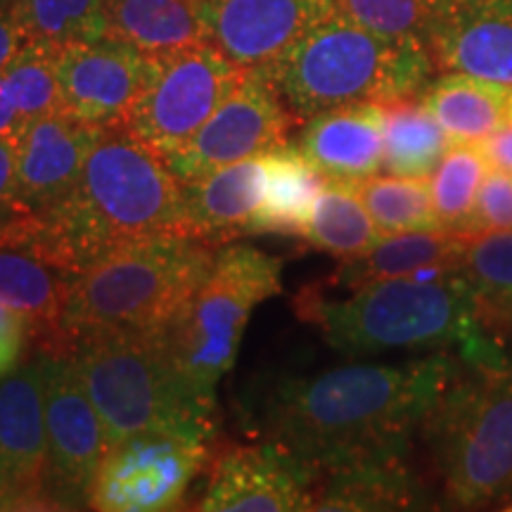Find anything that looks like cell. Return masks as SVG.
Listing matches in <instances>:
<instances>
[{"instance_id": "obj_1", "label": "cell", "mask_w": 512, "mask_h": 512, "mask_svg": "<svg viewBox=\"0 0 512 512\" xmlns=\"http://www.w3.org/2000/svg\"><path fill=\"white\" fill-rule=\"evenodd\" d=\"M460 373L434 354L399 366L356 363L278 382L261 408L264 441L294 460L313 482L347 467L406 460Z\"/></svg>"}, {"instance_id": "obj_2", "label": "cell", "mask_w": 512, "mask_h": 512, "mask_svg": "<svg viewBox=\"0 0 512 512\" xmlns=\"http://www.w3.org/2000/svg\"><path fill=\"white\" fill-rule=\"evenodd\" d=\"M24 233L50 264L76 275L128 247L188 235L183 183L126 126L105 128L69 195L24 216Z\"/></svg>"}, {"instance_id": "obj_3", "label": "cell", "mask_w": 512, "mask_h": 512, "mask_svg": "<svg viewBox=\"0 0 512 512\" xmlns=\"http://www.w3.org/2000/svg\"><path fill=\"white\" fill-rule=\"evenodd\" d=\"M297 309L347 358L439 351L458 344L465 366L505 363L501 349L486 335L477 294L463 271L377 280L354 287L342 299L304 292Z\"/></svg>"}, {"instance_id": "obj_4", "label": "cell", "mask_w": 512, "mask_h": 512, "mask_svg": "<svg viewBox=\"0 0 512 512\" xmlns=\"http://www.w3.org/2000/svg\"><path fill=\"white\" fill-rule=\"evenodd\" d=\"M67 354L98 408L107 446L145 430L204 444L214 434L216 396L181 373L159 328L86 335L69 342Z\"/></svg>"}, {"instance_id": "obj_5", "label": "cell", "mask_w": 512, "mask_h": 512, "mask_svg": "<svg viewBox=\"0 0 512 512\" xmlns=\"http://www.w3.org/2000/svg\"><path fill=\"white\" fill-rule=\"evenodd\" d=\"M430 48L399 43L330 12L266 76L294 117L418 98L432 79Z\"/></svg>"}, {"instance_id": "obj_6", "label": "cell", "mask_w": 512, "mask_h": 512, "mask_svg": "<svg viewBox=\"0 0 512 512\" xmlns=\"http://www.w3.org/2000/svg\"><path fill=\"white\" fill-rule=\"evenodd\" d=\"M209 242L169 235L128 247L69 278L60 339L50 351L98 332L157 330L181 309L214 264Z\"/></svg>"}, {"instance_id": "obj_7", "label": "cell", "mask_w": 512, "mask_h": 512, "mask_svg": "<svg viewBox=\"0 0 512 512\" xmlns=\"http://www.w3.org/2000/svg\"><path fill=\"white\" fill-rule=\"evenodd\" d=\"M446 494L458 505L512 491V366L460 370L425 422Z\"/></svg>"}, {"instance_id": "obj_8", "label": "cell", "mask_w": 512, "mask_h": 512, "mask_svg": "<svg viewBox=\"0 0 512 512\" xmlns=\"http://www.w3.org/2000/svg\"><path fill=\"white\" fill-rule=\"evenodd\" d=\"M283 264L247 245L216 249L214 264L162 335L181 373L202 392L233 368L252 311L280 292Z\"/></svg>"}, {"instance_id": "obj_9", "label": "cell", "mask_w": 512, "mask_h": 512, "mask_svg": "<svg viewBox=\"0 0 512 512\" xmlns=\"http://www.w3.org/2000/svg\"><path fill=\"white\" fill-rule=\"evenodd\" d=\"M242 76L211 43L155 57V74L133 102L126 131L159 157H169L219 110Z\"/></svg>"}, {"instance_id": "obj_10", "label": "cell", "mask_w": 512, "mask_h": 512, "mask_svg": "<svg viewBox=\"0 0 512 512\" xmlns=\"http://www.w3.org/2000/svg\"><path fill=\"white\" fill-rule=\"evenodd\" d=\"M43 401L48 432V505L91 508V489L107 434L79 368L67 351H43Z\"/></svg>"}, {"instance_id": "obj_11", "label": "cell", "mask_w": 512, "mask_h": 512, "mask_svg": "<svg viewBox=\"0 0 512 512\" xmlns=\"http://www.w3.org/2000/svg\"><path fill=\"white\" fill-rule=\"evenodd\" d=\"M207 458L204 441L145 430L107 446L91 489V508L105 512L174 510Z\"/></svg>"}, {"instance_id": "obj_12", "label": "cell", "mask_w": 512, "mask_h": 512, "mask_svg": "<svg viewBox=\"0 0 512 512\" xmlns=\"http://www.w3.org/2000/svg\"><path fill=\"white\" fill-rule=\"evenodd\" d=\"M292 119L266 76L245 74L200 131L164 162L183 185L200 181L221 166L285 147Z\"/></svg>"}, {"instance_id": "obj_13", "label": "cell", "mask_w": 512, "mask_h": 512, "mask_svg": "<svg viewBox=\"0 0 512 512\" xmlns=\"http://www.w3.org/2000/svg\"><path fill=\"white\" fill-rule=\"evenodd\" d=\"M152 74L155 57L110 34L72 43L57 53L64 112L100 128L124 126Z\"/></svg>"}, {"instance_id": "obj_14", "label": "cell", "mask_w": 512, "mask_h": 512, "mask_svg": "<svg viewBox=\"0 0 512 512\" xmlns=\"http://www.w3.org/2000/svg\"><path fill=\"white\" fill-rule=\"evenodd\" d=\"M330 12L332 0H207L209 43L240 72L268 76Z\"/></svg>"}, {"instance_id": "obj_15", "label": "cell", "mask_w": 512, "mask_h": 512, "mask_svg": "<svg viewBox=\"0 0 512 512\" xmlns=\"http://www.w3.org/2000/svg\"><path fill=\"white\" fill-rule=\"evenodd\" d=\"M0 470L8 510L50 508L41 358L0 375Z\"/></svg>"}, {"instance_id": "obj_16", "label": "cell", "mask_w": 512, "mask_h": 512, "mask_svg": "<svg viewBox=\"0 0 512 512\" xmlns=\"http://www.w3.org/2000/svg\"><path fill=\"white\" fill-rule=\"evenodd\" d=\"M105 128L69 112H53L24 126L17 138V214L41 216L60 204L79 181L83 164Z\"/></svg>"}, {"instance_id": "obj_17", "label": "cell", "mask_w": 512, "mask_h": 512, "mask_svg": "<svg viewBox=\"0 0 512 512\" xmlns=\"http://www.w3.org/2000/svg\"><path fill=\"white\" fill-rule=\"evenodd\" d=\"M313 479L283 451L247 446L214 465L202 510L207 512H290L313 510Z\"/></svg>"}, {"instance_id": "obj_18", "label": "cell", "mask_w": 512, "mask_h": 512, "mask_svg": "<svg viewBox=\"0 0 512 512\" xmlns=\"http://www.w3.org/2000/svg\"><path fill=\"white\" fill-rule=\"evenodd\" d=\"M432 57L448 72L512 88V0H448Z\"/></svg>"}, {"instance_id": "obj_19", "label": "cell", "mask_w": 512, "mask_h": 512, "mask_svg": "<svg viewBox=\"0 0 512 512\" xmlns=\"http://www.w3.org/2000/svg\"><path fill=\"white\" fill-rule=\"evenodd\" d=\"M72 275L50 264L31 245L17 211L0 219V304L29 320L46 351L57 347L64 294Z\"/></svg>"}, {"instance_id": "obj_20", "label": "cell", "mask_w": 512, "mask_h": 512, "mask_svg": "<svg viewBox=\"0 0 512 512\" xmlns=\"http://www.w3.org/2000/svg\"><path fill=\"white\" fill-rule=\"evenodd\" d=\"M299 150L328 181H363L382 169V105H349L306 119Z\"/></svg>"}, {"instance_id": "obj_21", "label": "cell", "mask_w": 512, "mask_h": 512, "mask_svg": "<svg viewBox=\"0 0 512 512\" xmlns=\"http://www.w3.org/2000/svg\"><path fill=\"white\" fill-rule=\"evenodd\" d=\"M188 235L202 242L233 240L252 233L266 192V155L221 166L183 185Z\"/></svg>"}, {"instance_id": "obj_22", "label": "cell", "mask_w": 512, "mask_h": 512, "mask_svg": "<svg viewBox=\"0 0 512 512\" xmlns=\"http://www.w3.org/2000/svg\"><path fill=\"white\" fill-rule=\"evenodd\" d=\"M467 242H470L467 235L444 228L382 235V240L370 252L344 261L332 283L354 290L377 280L408 278V275L432 278L448 271H463Z\"/></svg>"}, {"instance_id": "obj_23", "label": "cell", "mask_w": 512, "mask_h": 512, "mask_svg": "<svg viewBox=\"0 0 512 512\" xmlns=\"http://www.w3.org/2000/svg\"><path fill=\"white\" fill-rule=\"evenodd\" d=\"M105 24L150 57L209 43L207 0H105Z\"/></svg>"}, {"instance_id": "obj_24", "label": "cell", "mask_w": 512, "mask_h": 512, "mask_svg": "<svg viewBox=\"0 0 512 512\" xmlns=\"http://www.w3.org/2000/svg\"><path fill=\"white\" fill-rule=\"evenodd\" d=\"M510 88L475 74L448 72L427 83L422 105L453 143H482L508 124Z\"/></svg>"}, {"instance_id": "obj_25", "label": "cell", "mask_w": 512, "mask_h": 512, "mask_svg": "<svg viewBox=\"0 0 512 512\" xmlns=\"http://www.w3.org/2000/svg\"><path fill=\"white\" fill-rule=\"evenodd\" d=\"M325 178L299 147H278L266 155V192L256 211L252 233H278L302 238Z\"/></svg>"}, {"instance_id": "obj_26", "label": "cell", "mask_w": 512, "mask_h": 512, "mask_svg": "<svg viewBox=\"0 0 512 512\" xmlns=\"http://www.w3.org/2000/svg\"><path fill=\"white\" fill-rule=\"evenodd\" d=\"M425 496L406 460L370 463L323 477L313 510H408L422 508Z\"/></svg>"}, {"instance_id": "obj_27", "label": "cell", "mask_w": 512, "mask_h": 512, "mask_svg": "<svg viewBox=\"0 0 512 512\" xmlns=\"http://www.w3.org/2000/svg\"><path fill=\"white\" fill-rule=\"evenodd\" d=\"M302 238L320 252L351 261L382 240L366 204L351 181H325Z\"/></svg>"}, {"instance_id": "obj_28", "label": "cell", "mask_w": 512, "mask_h": 512, "mask_svg": "<svg viewBox=\"0 0 512 512\" xmlns=\"http://www.w3.org/2000/svg\"><path fill=\"white\" fill-rule=\"evenodd\" d=\"M384 159L387 174L430 178L434 166L451 147L437 119L418 98L384 102Z\"/></svg>"}, {"instance_id": "obj_29", "label": "cell", "mask_w": 512, "mask_h": 512, "mask_svg": "<svg viewBox=\"0 0 512 512\" xmlns=\"http://www.w3.org/2000/svg\"><path fill=\"white\" fill-rule=\"evenodd\" d=\"M491 171L479 143H453L430 174V195L439 226L465 235L479 188Z\"/></svg>"}, {"instance_id": "obj_30", "label": "cell", "mask_w": 512, "mask_h": 512, "mask_svg": "<svg viewBox=\"0 0 512 512\" xmlns=\"http://www.w3.org/2000/svg\"><path fill=\"white\" fill-rule=\"evenodd\" d=\"M354 188L382 235L441 228L434 216L430 183L413 176H368Z\"/></svg>"}, {"instance_id": "obj_31", "label": "cell", "mask_w": 512, "mask_h": 512, "mask_svg": "<svg viewBox=\"0 0 512 512\" xmlns=\"http://www.w3.org/2000/svg\"><path fill=\"white\" fill-rule=\"evenodd\" d=\"M24 38L62 50L107 34L105 0H15Z\"/></svg>"}, {"instance_id": "obj_32", "label": "cell", "mask_w": 512, "mask_h": 512, "mask_svg": "<svg viewBox=\"0 0 512 512\" xmlns=\"http://www.w3.org/2000/svg\"><path fill=\"white\" fill-rule=\"evenodd\" d=\"M335 10L384 38L430 48L448 0H332Z\"/></svg>"}, {"instance_id": "obj_33", "label": "cell", "mask_w": 512, "mask_h": 512, "mask_svg": "<svg viewBox=\"0 0 512 512\" xmlns=\"http://www.w3.org/2000/svg\"><path fill=\"white\" fill-rule=\"evenodd\" d=\"M463 273L477 294L484 325L494 318L512 328V230L470 238Z\"/></svg>"}, {"instance_id": "obj_34", "label": "cell", "mask_w": 512, "mask_h": 512, "mask_svg": "<svg viewBox=\"0 0 512 512\" xmlns=\"http://www.w3.org/2000/svg\"><path fill=\"white\" fill-rule=\"evenodd\" d=\"M57 53L60 50L27 41L0 72L27 124L46 114L64 112L57 81Z\"/></svg>"}, {"instance_id": "obj_35", "label": "cell", "mask_w": 512, "mask_h": 512, "mask_svg": "<svg viewBox=\"0 0 512 512\" xmlns=\"http://www.w3.org/2000/svg\"><path fill=\"white\" fill-rule=\"evenodd\" d=\"M512 230V174L491 169L479 188L475 209L467 221V238Z\"/></svg>"}, {"instance_id": "obj_36", "label": "cell", "mask_w": 512, "mask_h": 512, "mask_svg": "<svg viewBox=\"0 0 512 512\" xmlns=\"http://www.w3.org/2000/svg\"><path fill=\"white\" fill-rule=\"evenodd\" d=\"M29 337H34L29 320L10 306L0 304V375L22 363Z\"/></svg>"}, {"instance_id": "obj_37", "label": "cell", "mask_w": 512, "mask_h": 512, "mask_svg": "<svg viewBox=\"0 0 512 512\" xmlns=\"http://www.w3.org/2000/svg\"><path fill=\"white\" fill-rule=\"evenodd\" d=\"M24 43L27 38H24L22 24L17 19L15 0H0V72Z\"/></svg>"}, {"instance_id": "obj_38", "label": "cell", "mask_w": 512, "mask_h": 512, "mask_svg": "<svg viewBox=\"0 0 512 512\" xmlns=\"http://www.w3.org/2000/svg\"><path fill=\"white\" fill-rule=\"evenodd\" d=\"M15 176H17V140L0 138V219L10 216L15 207Z\"/></svg>"}, {"instance_id": "obj_39", "label": "cell", "mask_w": 512, "mask_h": 512, "mask_svg": "<svg viewBox=\"0 0 512 512\" xmlns=\"http://www.w3.org/2000/svg\"><path fill=\"white\" fill-rule=\"evenodd\" d=\"M479 145H482V152L491 169L512 174V124L498 128L496 133H491Z\"/></svg>"}, {"instance_id": "obj_40", "label": "cell", "mask_w": 512, "mask_h": 512, "mask_svg": "<svg viewBox=\"0 0 512 512\" xmlns=\"http://www.w3.org/2000/svg\"><path fill=\"white\" fill-rule=\"evenodd\" d=\"M24 126H27V121H24L22 112H19L3 74H0V138L17 140L19 133L24 131Z\"/></svg>"}, {"instance_id": "obj_41", "label": "cell", "mask_w": 512, "mask_h": 512, "mask_svg": "<svg viewBox=\"0 0 512 512\" xmlns=\"http://www.w3.org/2000/svg\"><path fill=\"white\" fill-rule=\"evenodd\" d=\"M0 510H8V491H5L3 470H0Z\"/></svg>"}, {"instance_id": "obj_42", "label": "cell", "mask_w": 512, "mask_h": 512, "mask_svg": "<svg viewBox=\"0 0 512 512\" xmlns=\"http://www.w3.org/2000/svg\"><path fill=\"white\" fill-rule=\"evenodd\" d=\"M508 124H512V88H510V95H508Z\"/></svg>"}, {"instance_id": "obj_43", "label": "cell", "mask_w": 512, "mask_h": 512, "mask_svg": "<svg viewBox=\"0 0 512 512\" xmlns=\"http://www.w3.org/2000/svg\"><path fill=\"white\" fill-rule=\"evenodd\" d=\"M505 510H510V512H512V505H508V508H505Z\"/></svg>"}]
</instances>
